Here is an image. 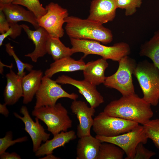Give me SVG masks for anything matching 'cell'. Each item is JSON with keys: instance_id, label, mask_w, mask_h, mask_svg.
Returning a JSON list of instances; mask_svg holds the SVG:
<instances>
[{"instance_id": "1", "label": "cell", "mask_w": 159, "mask_h": 159, "mask_svg": "<svg viewBox=\"0 0 159 159\" xmlns=\"http://www.w3.org/2000/svg\"><path fill=\"white\" fill-rule=\"evenodd\" d=\"M151 105L135 93L111 101L103 112L110 116L143 125L153 116Z\"/></svg>"}, {"instance_id": "2", "label": "cell", "mask_w": 159, "mask_h": 159, "mask_svg": "<svg viewBox=\"0 0 159 159\" xmlns=\"http://www.w3.org/2000/svg\"><path fill=\"white\" fill-rule=\"evenodd\" d=\"M65 29L70 38L96 41L107 44L113 40L111 31L102 24L73 16L65 19Z\"/></svg>"}, {"instance_id": "3", "label": "cell", "mask_w": 159, "mask_h": 159, "mask_svg": "<svg viewBox=\"0 0 159 159\" xmlns=\"http://www.w3.org/2000/svg\"><path fill=\"white\" fill-rule=\"evenodd\" d=\"M70 39L74 53H83L84 55L82 58L93 54L100 56L106 60L118 62L122 57L128 55L131 52L129 45L123 42L107 46L95 40L73 38H70Z\"/></svg>"}, {"instance_id": "4", "label": "cell", "mask_w": 159, "mask_h": 159, "mask_svg": "<svg viewBox=\"0 0 159 159\" xmlns=\"http://www.w3.org/2000/svg\"><path fill=\"white\" fill-rule=\"evenodd\" d=\"M133 74L143 94V98L155 106L159 102V69L153 64L144 60L137 64Z\"/></svg>"}, {"instance_id": "5", "label": "cell", "mask_w": 159, "mask_h": 159, "mask_svg": "<svg viewBox=\"0 0 159 159\" xmlns=\"http://www.w3.org/2000/svg\"><path fill=\"white\" fill-rule=\"evenodd\" d=\"M32 114L44 122L47 130L53 136L62 131H67L72 126L68 111L60 103L53 106L34 108Z\"/></svg>"}, {"instance_id": "6", "label": "cell", "mask_w": 159, "mask_h": 159, "mask_svg": "<svg viewBox=\"0 0 159 159\" xmlns=\"http://www.w3.org/2000/svg\"><path fill=\"white\" fill-rule=\"evenodd\" d=\"M118 62L117 71L112 75L106 77L104 85L116 90L122 96L135 93L132 75L137 63L128 55L122 57Z\"/></svg>"}, {"instance_id": "7", "label": "cell", "mask_w": 159, "mask_h": 159, "mask_svg": "<svg viewBox=\"0 0 159 159\" xmlns=\"http://www.w3.org/2000/svg\"><path fill=\"white\" fill-rule=\"evenodd\" d=\"M138 124L133 121L110 116L102 112L94 119L92 127L96 135L111 137L127 132Z\"/></svg>"}, {"instance_id": "8", "label": "cell", "mask_w": 159, "mask_h": 159, "mask_svg": "<svg viewBox=\"0 0 159 159\" xmlns=\"http://www.w3.org/2000/svg\"><path fill=\"white\" fill-rule=\"evenodd\" d=\"M102 142L111 143L122 149L127 157L125 159H133L136 148L140 143L145 144L148 139L143 125L139 124L131 130L114 137H108L96 135Z\"/></svg>"}, {"instance_id": "9", "label": "cell", "mask_w": 159, "mask_h": 159, "mask_svg": "<svg viewBox=\"0 0 159 159\" xmlns=\"http://www.w3.org/2000/svg\"><path fill=\"white\" fill-rule=\"evenodd\" d=\"M58 84L51 78L43 76L40 86L35 95L36 101L34 108L54 105L57 100L62 98H67L73 100L78 98L77 94L67 92Z\"/></svg>"}, {"instance_id": "10", "label": "cell", "mask_w": 159, "mask_h": 159, "mask_svg": "<svg viewBox=\"0 0 159 159\" xmlns=\"http://www.w3.org/2000/svg\"><path fill=\"white\" fill-rule=\"evenodd\" d=\"M47 12L37 19L40 26L44 28L49 35L60 38L64 34L63 25L69 16L68 10L58 4L51 2L45 6Z\"/></svg>"}, {"instance_id": "11", "label": "cell", "mask_w": 159, "mask_h": 159, "mask_svg": "<svg viewBox=\"0 0 159 159\" xmlns=\"http://www.w3.org/2000/svg\"><path fill=\"white\" fill-rule=\"evenodd\" d=\"M20 112L23 115V116H20L15 112L14 113V115L24 123V130L31 138L33 146V151L35 153L41 145L42 142H45L49 139L50 134L45 131L43 127L39 123V119L38 118L35 117V122L33 120L26 106H22Z\"/></svg>"}, {"instance_id": "12", "label": "cell", "mask_w": 159, "mask_h": 159, "mask_svg": "<svg viewBox=\"0 0 159 159\" xmlns=\"http://www.w3.org/2000/svg\"><path fill=\"white\" fill-rule=\"evenodd\" d=\"M55 81L62 84H69L75 87L78 92L85 98L90 107L95 108L103 103V97L97 89L95 86L86 80H79L64 75L59 76Z\"/></svg>"}, {"instance_id": "13", "label": "cell", "mask_w": 159, "mask_h": 159, "mask_svg": "<svg viewBox=\"0 0 159 159\" xmlns=\"http://www.w3.org/2000/svg\"><path fill=\"white\" fill-rule=\"evenodd\" d=\"M72 112L76 115L79 121L77 127V136L79 138L91 135L90 130L94 123L95 108L89 107L85 102L73 100L70 106Z\"/></svg>"}, {"instance_id": "14", "label": "cell", "mask_w": 159, "mask_h": 159, "mask_svg": "<svg viewBox=\"0 0 159 159\" xmlns=\"http://www.w3.org/2000/svg\"><path fill=\"white\" fill-rule=\"evenodd\" d=\"M117 0H93L87 19L103 24L113 20L117 9Z\"/></svg>"}, {"instance_id": "15", "label": "cell", "mask_w": 159, "mask_h": 159, "mask_svg": "<svg viewBox=\"0 0 159 159\" xmlns=\"http://www.w3.org/2000/svg\"><path fill=\"white\" fill-rule=\"evenodd\" d=\"M21 25L29 38L33 42L35 46L32 52L25 54V56L29 57L33 62H36L38 58L43 57L47 54L46 45L49 34L41 26L36 30H32L25 24Z\"/></svg>"}, {"instance_id": "16", "label": "cell", "mask_w": 159, "mask_h": 159, "mask_svg": "<svg viewBox=\"0 0 159 159\" xmlns=\"http://www.w3.org/2000/svg\"><path fill=\"white\" fill-rule=\"evenodd\" d=\"M0 9L4 14L9 23H17L19 21H23L31 24L36 29L40 27L34 14L21 5L12 3L0 5Z\"/></svg>"}, {"instance_id": "17", "label": "cell", "mask_w": 159, "mask_h": 159, "mask_svg": "<svg viewBox=\"0 0 159 159\" xmlns=\"http://www.w3.org/2000/svg\"><path fill=\"white\" fill-rule=\"evenodd\" d=\"M7 83L4 92V103L7 105L15 104L23 97L22 78L11 69L6 75Z\"/></svg>"}, {"instance_id": "18", "label": "cell", "mask_w": 159, "mask_h": 159, "mask_svg": "<svg viewBox=\"0 0 159 159\" xmlns=\"http://www.w3.org/2000/svg\"><path fill=\"white\" fill-rule=\"evenodd\" d=\"M109 65L107 60L102 58L88 62L83 70L84 80L95 85L104 83L105 71Z\"/></svg>"}, {"instance_id": "19", "label": "cell", "mask_w": 159, "mask_h": 159, "mask_svg": "<svg viewBox=\"0 0 159 159\" xmlns=\"http://www.w3.org/2000/svg\"><path fill=\"white\" fill-rule=\"evenodd\" d=\"M75 131L71 130L68 131H62L54 135L53 138L48 140L41 145L37 150L35 153V155L40 157L45 155L52 154L56 149L64 146L70 141L77 138Z\"/></svg>"}, {"instance_id": "20", "label": "cell", "mask_w": 159, "mask_h": 159, "mask_svg": "<svg viewBox=\"0 0 159 159\" xmlns=\"http://www.w3.org/2000/svg\"><path fill=\"white\" fill-rule=\"evenodd\" d=\"M43 76L41 70L32 69L22 77L23 104H27L32 100L40 86Z\"/></svg>"}, {"instance_id": "21", "label": "cell", "mask_w": 159, "mask_h": 159, "mask_svg": "<svg viewBox=\"0 0 159 159\" xmlns=\"http://www.w3.org/2000/svg\"><path fill=\"white\" fill-rule=\"evenodd\" d=\"M102 143L91 135L80 138L77 146L76 159H97Z\"/></svg>"}, {"instance_id": "22", "label": "cell", "mask_w": 159, "mask_h": 159, "mask_svg": "<svg viewBox=\"0 0 159 159\" xmlns=\"http://www.w3.org/2000/svg\"><path fill=\"white\" fill-rule=\"evenodd\" d=\"M86 64L82 58L75 60L70 56L65 57L51 63L49 67L45 71L44 76L51 78L55 74L59 72L83 71Z\"/></svg>"}, {"instance_id": "23", "label": "cell", "mask_w": 159, "mask_h": 159, "mask_svg": "<svg viewBox=\"0 0 159 159\" xmlns=\"http://www.w3.org/2000/svg\"><path fill=\"white\" fill-rule=\"evenodd\" d=\"M47 53L51 55L54 61L71 56L74 53L72 48L66 47L59 38L49 35L46 45Z\"/></svg>"}, {"instance_id": "24", "label": "cell", "mask_w": 159, "mask_h": 159, "mask_svg": "<svg viewBox=\"0 0 159 159\" xmlns=\"http://www.w3.org/2000/svg\"><path fill=\"white\" fill-rule=\"evenodd\" d=\"M139 54L149 58L159 69V30L155 32L148 41L141 45Z\"/></svg>"}, {"instance_id": "25", "label": "cell", "mask_w": 159, "mask_h": 159, "mask_svg": "<svg viewBox=\"0 0 159 159\" xmlns=\"http://www.w3.org/2000/svg\"><path fill=\"white\" fill-rule=\"evenodd\" d=\"M120 148L113 143H101L97 159H122L125 154Z\"/></svg>"}, {"instance_id": "26", "label": "cell", "mask_w": 159, "mask_h": 159, "mask_svg": "<svg viewBox=\"0 0 159 159\" xmlns=\"http://www.w3.org/2000/svg\"><path fill=\"white\" fill-rule=\"evenodd\" d=\"M12 3L26 7L34 14L37 19L47 12L46 9L42 6L39 0H14Z\"/></svg>"}, {"instance_id": "27", "label": "cell", "mask_w": 159, "mask_h": 159, "mask_svg": "<svg viewBox=\"0 0 159 159\" xmlns=\"http://www.w3.org/2000/svg\"><path fill=\"white\" fill-rule=\"evenodd\" d=\"M143 125L148 138L159 149V118L150 119Z\"/></svg>"}, {"instance_id": "28", "label": "cell", "mask_w": 159, "mask_h": 159, "mask_svg": "<svg viewBox=\"0 0 159 159\" xmlns=\"http://www.w3.org/2000/svg\"><path fill=\"white\" fill-rule=\"evenodd\" d=\"M5 50L7 53L10 56L13 57L16 62L18 69L17 75L21 77H23L25 74L24 71L25 69L29 72L33 69V66L29 64L22 62L18 57L14 50V47L10 43L5 44Z\"/></svg>"}, {"instance_id": "29", "label": "cell", "mask_w": 159, "mask_h": 159, "mask_svg": "<svg viewBox=\"0 0 159 159\" xmlns=\"http://www.w3.org/2000/svg\"><path fill=\"white\" fill-rule=\"evenodd\" d=\"M143 0H117V8L125 9V15L130 16L137 11V8H140Z\"/></svg>"}, {"instance_id": "30", "label": "cell", "mask_w": 159, "mask_h": 159, "mask_svg": "<svg viewBox=\"0 0 159 159\" xmlns=\"http://www.w3.org/2000/svg\"><path fill=\"white\" fill-rule=\"evenodd\" d=\"M12 132L11 131L6 132L5 135L0 138V154L5 152L7 149L16 143L26 141L28 137L26 136L19 138L13 140Z\"/></svg>"}, {"instance_id": "31", "label": "cell", "mask_w": 159, "mask_h": 159, "mask_svg": "<svg viewBox=\"0 0 159 159\" xmlns=\"http://www.w3.org/2000/svg\"><path fill=\"white\" fill-rule=\"evenodd\" d=\"M10 28L9 30L4 34L0 35V46L3 44L4 39L9 36L12 39H14L19 36L23 29L21 25L18 23H9Z\"/></svg>"}, {"instance_id": "32", "label": "cell", "mask_w": 159, "mask_h": 159, "mask_svg": "<svg viewBox=\"0 0 159 159\" xmlns=\"http://www.w3.org/2000/svg\"><path fill=\"white\" fill-rule=\"evenodd\" d=\"M142 143L137 145L133 159H149L156 154V153L147 149Z\"/></svg>"}, {"instance_id": "33", "label": "cell", "mask_w": 159, "mask_h": 159, "mask_svg": "<svg viewBox=\"0 0 159 159\" xmlns=\"http://www.w3.org/2000/svg\"><path fill=\"white\" fill-rule=\"evenodd\" d=\"M10 24L6 16L0 9V33L3 34L7 31L10 28Z\"/></svg>"}, {"instance_id": "34", "label": "cell", "mask_w": 159, "mask_h": 159, "mask_svg": "<svg viewBox=\"0 0 159 159\" xmlns=\"http://www.w3.org/2000/svg\"><path fill=\"white\" fill-rule=\"evenodd\" d=\"M1 159H21V157L19 154L15 152L9 153L4 152L0 154Z\"/></svg>"}, {"instance_id": "35", "label": "cell", "mask_w": 159, "mask_h": 159, "mask_svg": "<svg viewBox=\"0 0 159 159\" xmlns=\"http://www.w3.org/2000/svg\"><path fill=\"white\" fill-rule=\"evenodd\" d=\"M7 105L5 103L0 104V113L5 117L8 116L9 111L6 107Z\"/></svg>"}, {"instance_id": "36", "label": "cell", "mask_w": 159, "mask_h": 159, "mask_svg": "<svg viewBox=\"0 0 159 159\" xmlns=\"http://www.w3.org/2000/svg\"><path fill=\"white\" fill-rule=\"evenodd\" d=\"M14 0H0V5L9 4L12 3Z\"/></svg>"}, {"instance_id": "37", "label": "cell", "mask_w": 159, "mask_h": 159, "mask_svg": "<svg viewBox=\"0 0 159 159\" xmlns=\"http://www.w3.org/2000/svg\"><path fill=\"white\" fill-rule=\"evenodd\" d=\"M42 159H60V158H59L53 155L52 154H51L46 155L45 157L43 158H42Z\"/></svg>"}, {"instance_id": "38", "label": "cell", "mask_w": 159, "mask_h": 159, "mask_svg": "<svg viewBox=\"0 0 159 159\" xmlns=\"http://www.w3.org/2000/svg\"><path fill=\"white\" fill-rule=\"evenodd\" d=\"M0 68H2L4 66H5L7 67H8L9 68H10V69H11L13 67V65L12 64H11V65H10L8 66V65H5L4 64L1 62V60L0 61Z\"/></svg>"}]
</instances>
